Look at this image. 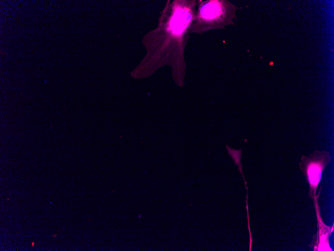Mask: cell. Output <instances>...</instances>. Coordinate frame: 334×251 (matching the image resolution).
I'll return each instance as SVG.
<instances>
[{
	"instance_id": "obj_3",
	"label": "cell",
	"mask_w": 334,
	"mask_h": 251,
	"mask_svg": "<svg viewBox=\"0 0 334 251\" xmlns=\"http://www.w3.org/2000/svg\"><path fill=\"white\" fill-rule=\"evenodd\" d=\"M229 155H230L233 158L234 163L238 165L239 170L242 174V165L240 162L241 157L242 150H235L230 148L228 145L226 146ZM243 175V174H242Z\"/></svg>"
},
{
	"instance_id": "obj_2",
	"label": "cell",
	"mask_w": 334,
	"mask_h": 251,
	"mask_svg": "<svg viewBox=\"0 0 334 251\" xmlns=\"http://www.w3.org/2000/svg\"><path fill=\"white\" fill-rule=\"evenodd\" d=\"M330 156L328 151L315 150L308 157L302 156L299 163L300 168L310 184V197L316 194L324 167L330 162Z\"/></svg>"
},
{
	"instance_id": "obj_1",
	"label": "cell",
	"mask_w": 334,
	"mask_h": 251,
	"mask_svg": "<svg viewBox=\"0 0 334 251\" xmlns=\"http://www.w3.org/2000/svg\"><path fill=\"white\" fill-rule=\"evenodd\" d=\"M236 7L228 1H208L200 7L192 30L199 32L210 28H223L232 24V19L236 18Z\"/></svg>"
}]
</instances>
